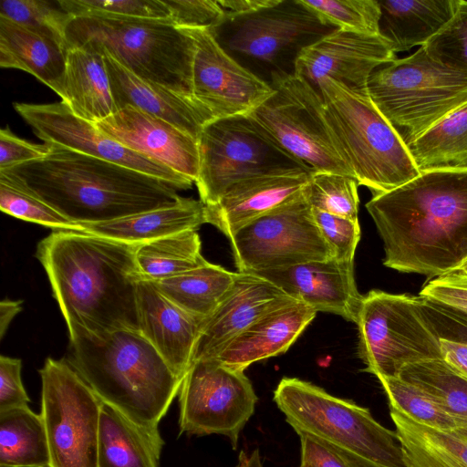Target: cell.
Returning <instances> with one entry per match:
<instances>
[{"instance_id": "obj_29", "label": "cell", "mask_w": 467, "mask_h": 467, "mask_svg": "<svg viewBox=\"0 0 467 467\" xmlns=\"http://www.w3.org/2000/svg\"><path fill=\"white\" fill-rule=\"evenodd\" d=\"M65 43L0 16V67L24 70L60 94L66 71Z\"/></svg>"}, {"instance_id": "obj_30", "label": "cell", "mask_w": 467, "mask_h": 467, "mask_svg": "<svg viewBox=\"0 0 467 467\" xmlns=\"http://www.w3.org/2000/svg\"><path fill=\"white\" fill-rule=\"evenodd\" d=\"M379 34L395 54L424 46L452 18L458 0L379 1Z\"/></svg>"}, {"instance_id": "obj_49", "label": "cell", "mask_w": 467, "mask_h": 467, "mask_svg": "<svg viewBox=\"0 0 467 467\" xmlns=\"http://www.w3.org/2000/svg\"><path fill=\"white\" fill-rule=\"evenodd\" d=\"M22 361L0 356V411L28 406L30 399L21 378Z\"/></svg>"}, {"instance_id": "obj_3", "label": "cell", "mask_w": 467, "mask_h": 467, "mask_svg": "<svg viewBox=\"0 0 467 467\" xmlns=\"http://www.w3.org/2000/svg\"><path fill=\"white\" fill-rule=\"evenodd\" d=\"M49 145L47 156L0 171V174L78 225L170 206L182 198L177 188L162 180Z\"/></svg>"}, {"instance_id": "obj_46", "label": "cell", "mask_w": 467, "mask_h": 467, "mask_svg": "<svg viewBox=\"0 0 467 467\" xmlns=\"http://www.w3.org/2000/svg\"><path fill=\"white\" fill-rule=\"evenodd\" d=\"M421 313L440 339L467 345V313L417 296Z\"/></svg>"}, {"instance_id": "obj_14", "label": "cell", "mask_w": 467, "mask_h": 467, "mask_svg": "<svg viewBox=\"0 0 467 467\" xmlns=\"http://www.w3.org/2000/svg\"><path fill=\"white\" fill-rule=\"evenodd\" d=\"M229 240L239 273L280 269L334 257L303 192L245 224Z\"/></svg>"}, {"instance_id": "obj_16", "label": "cell", "mask_w": 467, "mask_h": 467, "mask_svg": "<svg viewBox=\"0 0 467 467\" xmlns=\"http://www.w3.org/2000/svg\"><path fill=\"white\" fill-rule=\"evenodd\" d=\"M16 111L45 143L114 162L162 180L178 190L192 187V180L171 168L128 149L95 123L76 116L63 102L15 103Z\"/></svg>"}, {"instance_id": "obj_15", "label": "cell", "mask_w": 467, "mask_h": 467, "mask_svg": "<svg viewBox=\"0 0 467 467\" xmlns=\"http://www.w3.org/2000/svg\"><path fill=\"white\" fill-rule=\"evenodd\" d=\"M178 395L180 433L224 435L234 450L258 400L244 370L214 358L192 362Z\"/></svg>"}, {"instance_id": "obj_48", "label": "cell", "mask_w": 467, "mask_h": 467, "mask_svg": "<svg viewBox=\"0 0 467 467\" xmlns=\"http://www.w3.org/2000/svg\"><path fill=\"white\" fill-rule=\"evenodd\" d=\"M49 151L47 143L36 144L20 139L8 127L0 130V171L41 159Z\"/></svg>"}, {"instance_id": "obj_8", "label": "cell", "mask_w": 467, "mask_h": 467, "mask_svg": "<svg viewBox=\"0 0 467 467\" xmlns=\"http://www.w3.org/2000/svg\"><path fill=\"white\" fill-rule=\"evenodd\" d=\"M368 92L408 146L467 103V73L437 62L420 47L378 67L369 77Z\"/></svg>"}, {"instance_id": "obj_54", "label": "cell", "mask_w": 467, "mask_h": 467, "mask_svg": "<svg viewBox=\"0 0 467 467\" xmlns=\"http://www.w3.org/2000/svg\"><path fill=\"white\" fill-rule=\"evenodd\" d=\"M235 467H263L258 449L250 453L241 451Z\"/></svg>"}, {"instance_id": "obj_10", "label": "cell", "mask_w": 467, "mask_h": 467, "mask_svg": "<svg viewBox=\"0 0 467 467\" xmlns=\"http://www.w3.org/2000/svg\"><path fill=\"white\" fill-rule=\"evenodd\" d=\"M365 370L399 377L408 365L442 359L440 338L423 317L417 296L371 290L356 322Z\"/></svg>"}, {"instance_id": "obj_33", "label": "cell", "mask_w": 467, "mask_h": 467, "mask_svg": "<svg viewBox=\"0 0 467 467\" xmlns=\"http://www.w3.org/2000/svg\"><path fill=\"white\" fill-rule=\"evenodd\" d=\"M407 147L420 172L467 170V103Z\"/></svg>"}, {"instance_id": "obj_42", "label": "cell", "mask_w": 467, "mask_h": 467, "mask_svg": "<svg viewBox=\"0 0 467 467\" xmlns=\"http://www.w3.org/2000/svg\"><path fill=\"white\" fill-rule=\"evenodd\" d=\"M58 3L71 16H101L170 21V12L163 0H58Z\"/></svg>"}, {"instance_id": "obj_18", "label": "cell", "mask_w": 467, "mask_h": 467, "mask_svg": "<svg viewBox=\"0 0 467 467\" xmlns=\"http://www.w3.org/2000/svg\"><path fill=\"white\" fill-rule=\"evenodd\" d=\"M396 58L391 44L380 34L336 28L300 53L295 74L317 91L319 81L329 78L349 89L368 92L370 75Z\"/></svg>"}, {"instance_id": "obj_41", "label": "cell", "mask_w": 467, "mask_h": 467, "mask_svg": "<svg viewBox=\"0 0 467 467\" xmlns=\"http://www.w3.org/2000/svg\"><path fill=\"white\" fill-rule=\"evenodd\" d=\"M0 16L66 44L65 28L71 16L60 6L58 0H2Z\"/></svg>"}, {"instance_id": "obj_34", "label": "cell", "mask_w": 467, "mask_h": 467, "mask_svg": "<svg viewBox=\"0 0 467 467\" xmlns=\"http://www.w3.org/2000/svg\"><path fill=\"white\" fill-rule=\"evenodd\" d=\"M0 467H51L42 417L29 406L0 411Z\"/></svg>"}, {"instance_id": "obj_35", "label": "cell", "mask_w": 467, "mask_h": 467, "mask_svg": "<svg viewBox=\"0 0 467 467\" xmlns=\"http://www.w3.org/2000/svg\"><path fill=\"white\" fill-rule=\"evenodd\" d=\"M201 247L197 231L187 230L140 244L136 262L143 279L158 282L207 263Z\"/></svg>"}, {"instance_id": "obj_11", "label": "cell", "mask_w": 467, "mask_h": 467, "mask_svg": "<svg viewBox=\"0 0 467 467\" xmlns=\"http://www.w3.org/2000/svg\"><path fill=\"white\" fill-rule=\"evenodd\" d=\"M198 144L200 166L195 184L204 205L216 202L241 180L310 170L282 150L248 115L212 119L203 126Z\"/></svg>"}, {"instance_id": "obj_38", "label": "cell", "mask_w": 467, "mask_h": 467, "mask_svg": "<svg viewBox=\"0 0 467 467\" xmlns=\"http://www.w3.org/2000/svg\"><path fill=\"white\" fill-rule=\"evenodd\" d=\"M358 181L352 176L312 171L303 194L313 209L358 220Z\"/></svg>"}, {"instance_id": "obj_23", "label": "cell", "mask_w": 467, "mask_h": 467, "mask_svg": "<svg viewBox=\"0 0 467 467\" xmlns=\"http://www.w3.org/2000/svg\"><path fill=\"white\" fill-rule=\"evenodd\" d=\"M137 301L140 332L182 380L203 320L176 306L146 279L138 284Z\"/></svg>"}, {"instance_id": "obj_20", "label": "cell", "mask_w": 467, "mask_h": 467, "mask_svg": "<svg viewBox=\"0 0 467 467\" xmlns=\"http://www.w3.org/2000/svg\"><path fill=\"white\" fill-rule=\"evenodd\" d=\"M251 274L275 285L317 312H327L357 322L363 296L357 288L354 261L332 257Z\"/></svg>"}, {"instance_id": "obj_2", "label": "cell", "mask_w": 467, "mask_h": 467, "mask_svg": "<svg viewBox=\"0 0 467 467\" xmlns=\"http://www.w3.org/2000/svg\"><path fill=\"white\" fill-rule=\"evenodd\" d=\"M140 244L78 231L57 230L42 239L36 256L47 275L67 328L95 335L140 331L137 262Z\"/></svg>"}, {"instance_id": "obj_32", "label": "cell", "mask_w": 467, "mask_h": 467, "mask_svg": "<svg viewBox=\"0 0 467 467\" xmlns=\"http://www.w3.org/2000/svg\"><path fill=\"white\" fill-rule=\"evenodd\" d=\"M238 272L211 264L178 275L153 282L157 288L176 306L204 320L225 298L234 285Z\"/></svg>"}, {"instance_id": "obj_44", "label": "cell", "mask_w": 467, "mask_h": 467, "mask_svg": "<svg viewBox=\"0 0 467 467\" xmlns=\"http://www.w3.org/2000/svg\"><path fill=\"white\" fill-rule=\"evenodd\" d=\"M315 221L334 257L341 261H354L360 240L358 220H352L313 209Z\"/></svg>"}, {"instance_id": "obj_47", "label": "cell", "mask_w": 467, "mask_h": 467, "mask_svg": "<svg viewBox=\"0 0 467 467\" xmlns=\"http://www.w3.org/2000/svg\"><path fill=\"white\" fill-rule=\"evenodd\" d=\"M419 296L467 313V271L461 267L432 278Z\"/></svg>"}, {"instance_id": "obj_26", "label": "cell", "mask_w": 467, "mask_h": 467, "mask_svg": "<svg viewBox=\"0 0 467 467\" xmlns=\"http://www.w3.org/2000/svg\"><path fill=\"white\" fill-rule=\"evenodd\" d=\"M78 117L97 123L117 111L104 56L90 46L67 47L58 95Z\"/></svg>"}, {"instance_id": "obj_45", "label": "cell", "mask_w": 467, "mask_h": 467, "mask_svg": "<svg viewBox=\"0 0 467 467\" xmlns=\"http://www.w3.org/2000/svg\"><path fill=\"white\" fill-rule=\"evenodd\" d=\"M170 21L179 28L214 30L225 19L219 0H163Z\"/></svg>"}, {"instance_id": "obj_31", "label": "cell", "mask_w": 467, "mask_h": 467, "mask_svg": "<svg viewBox=\"0 0 467 467\" xmlns=\"http://www.w3.org/2000/svg\"><path fill=\"white\" fill-rule=\"evenodd\" d=\"M408 467H467V429L441 430L390 410Z\"/></svg>"}, {"instance_id": "obj_40", "label": "cell", "mask_w": 467, "mask_h": 467, "mask_svg": "<svg viewBox=\"0 0 467 467\" xmlns=\"http://www.w3.org/2000/svg\"><path fill=\"white\" fill-rule=\"evenodd\" d=\"M0 208L6 214L57 230L78 231L79 226L42 199L0 174Z\"/></svg>"}, {"instance_id": "obj_17", "label": "cell", "mask_w": 467, "mask_h": 467, "mask_svg": "<svg viewBox=\"0 0 467 467\" xmlns=\"http://www.w3.org/2000/svg\"><path fill=\"white\" fill-rule=\"evenodd\" d=\"M184 30L194 43L192 96L214 119L248 115L274 93L269 84L231 57L211 30Z\"/></svg>"}, {"instance_id": "obj_28", "label": "cell", "mask_w": 467, "mask_h": 467, "mask_svg": "<svg viewBox=\"0 0 467 467\" xmlns=\"http://www.w3.org/2000/svg\"><path fill=\"white\" fill-rule=\"evenodd\" d=\"M206 223L201 200L182 197L176 203L112 221L81 224L79 232L121 243L141 244Z\"/></svg>"}, {"instance_id": "obj_5", "label": "cell", "mask_w": 467, "mask_h": 467, "mask_svg": "<svg viewBox=\"0 0 467 467\" xmlns=\"http://www.w3.org/2000/svg\"><path fill=\"white\" fill-rule=\"evenodd\" d=\"M318 91L335 145L359 185L376 196L420 173L407 145L368 92L349 89L329 78L319 81Z\"/></svg>"}, {"instance_id": "obj_7", "label": "cell", "mask_w": 467, "mask_h": 467, "mask_svg": "<svg viewBox=\"0 0 467 467\" xmlns=\"http://www.w3.org/2000/svg\"><path fill=\"white\" fill-rule=\"evenodd\" d=\"M274 401L299 436L318 440L362 467H408L396 431L367 408L297 378H283Z\"/></svg>"}, {"instance_id": "obj_43", "label": "cell", "mask_w": 467, "mask_h": 467, "mask_svg": "<svg viewBox=\"0 0 467 467\" xmlns=\"http://www.w3.org/2000/svg\"><path fill=\"white\" fill-rule=\"evenodd\" d=\"M422 47L437 62L467 73V1L458 0L450 22Z\"/></svg>"}, {"instance_id": "obj_1", "label": "cell", "mask_w": 467, "mask_h": 467, "mask_svg": "<svg viewBox=\"0 0 467 467\" xmlns=\"http://www.w3.org/2000/svg\"><path fill=\"white\" fill-rule=\"evenodd\" d=\"M383 265L435 278L467 263V170L420 172L366 203Z\"/></svg>"}, {"instance_id": "obj_39", "label": "cell", "mask_w": 467, "mask_h": 467, "mask_svg": "<svg viewBox=\"0 0 467 467\" xmlns=\"http://www.w3.org/2000/svg\"><path fill=\"white\" fill-rule=\"evenodd\" d=\"M321 21L341 30L379 35L380 7L377 0H301Z\"/></svg>"}, {"instance_id": "obj_22", "label": "cell", "mask_w": 467, "mask_h": 467, "mask_svg": "<svg viewBox=\"0 0 467 467\" xmlns=\"http://www.w3.org/2000/svg\"><path fill=\"white\" fill-rule=\"evenodd\" d=\"M312 171L295 169L241 180L205 205L206 223L230 239L245 224L301 195Z\"/></svg>"}, {"instance_id": "obj_13", "label": "cell", "mask_w": 467, "mask_h": 467, "mask_svg": "<svg viewBox=\"0 0 467 467\" xmlns=\"http://www.w3.org/2000/svg\"><path fill=\"white\" fill-rule=\"evenodd\" d=\"M39 374L51 467H98L102 400L66 358H47Z\"/></svg>"}, {"instance_id": "obj_25", "label": "cell", "mask_w": 467, "mask_h": 467, "mask_svg": "<svg viewBox=\"0 0 467 467\" xmlns=\"http://www.w3.org/2000/svg\"><path fill=\"white\" fill-rule=\"evenodd\" d=\"M316 314L313 308L293 298L257 318L214 359L244 371L254 362L285 353Z\"/></svg>"}, {"instance_id": "obj_21", "label": "cell", "mask_w": 467, "mask_h": 467, "mask_svg": "<svg viewBox=\"0 0 467 467\" xmlns=\"http://www.w3.org/2000/svg\"><path fill=\"white\" fill-rule=\"evenodd\" d=\"M291 299L269 281L254 274L238 272L228 295L215 311L202 321L192 362L215 358L257 318Z\"/></svg>"}, {"instance_id": "obj_53", "label": "cell", "mask_w": 467, "mask_h": 467, "mask_svg": "<svg viewBox=\"0 0 467 467\" xmlns=\"http://www.w3.org/2000/svg\"><path fill=\"white\" fill-rule=\"evenodd\" d=\"M22 310L21 300L4 299L0 302V338L4 337L13 318Z\"/></svg>"}, {"instance_id": "obj_19", "label": "cell", "mask_w": 467, "mask_h": 467, "mask_svg": "<svg viewBox=\"0 0 467 467\" xmlns=\"http://www.w3.org/2000/svg\"><path fill=\"white\" fill-rule=\"evenodd\" d=\"M96 127L130 150L192 180L199 173L198 139L172 124L131 106H125Z\"/></svg>"}, {"instance_id": "obj_27", "label": "cell", "mask_w": 467, "mask_h": 467, "mask_svg": "<svg viewBox=\"0 0 467 467\" xmlns=\"http://www.w3.org/2000/svg\"><path fill=\"white\" fill-rule=\"evenodd\" d=\"M163 445L158 427L139 424L101 401L98 467H159Z\"/></svg>"}, {"instance_id": "obj_56", "label": "cell", "mask_w": 467, "mask_h": 467, "mask_svg": "<svg viewBox=\"0 0 467 467\" xmlns=\"http://www.w3.org/2000/svg\"><path fill=\"white\" fill-rule=\"evenodd\" d=\"M462 268L467 271V263L462 266Z\"/></svg>"}, {"instance_id": "obj_12", "label": "cell", "mask_w": 467, "mask_h": 467, "mask_svg": "<svg viewBox=\"0 0 467 467\" xmlns=\"http://www.w3.org/2000/svg\"><path fill=\"white\" fill-rule=\"evenodd\" d=\"M271 87L274 93L248 116L310 170L354 177L326 123L320 93L296 74L275 78Z\"/></svg>"}, {"instance_id": "obj_55", "label": "cell", "mask_w": 467, "mask_h": 467, "mask_svg": "<svg viewBox=\"0 0 467 467\" xmlns=\"http://www.w3.org/2000/svg\"><path fill=\"white\" fill-rule=\"evenodd\" d=\"M299 467H314L310 464H306V463H300Z\"/></svg>"}, {"instance_id": "obj_52", "label": "cell", "mask_w": 467, "mask_h": 467, "mask_svg": "<svg viewBox=\"0 0 467 467\" xmlns=\"http://www.w3.org/2000/svg\"><path fill=\"white\" fill-rule=\"evenodd\" d=\"M275 2L276 0H219L225 11V17L253 13Z\"/></svg>"}, {"instance_id": "obj_4", "label": "cell", "mask_w": 467, "mask_h": 467, "mask_svg": "<svg viewBox=\"0 0 467 467\" xmlns=\"http://www.w3.org/2000/svg\"><path fill=\"white\" fill-rule=\"evenodd\" d=\"M67 362L97 396L135 422L158 427L182 379L136 330L92 334L68 327Z\"/></svg>"}, {"instance_id": "obj_9", "label": "cell", "mask_w": 467, "mask_h": 467, "mask_svg": "<svg viewBox=\"0 0 467 467\" xmlns=\"http://www.w3.org/2000/svg\"><path fill=\"white\" fill-rule=\"evenodd\" d=\"M334 29L301 0H276L258 11L225 17L212 32L231 57L271 86L275 78L295 74L300 53Z\"/></svg>"}, {"instance_id": "obj_51", "label": "cell", "mask_w": 467, "mask_h": 467, "mask_svg": "<svg viewBox=\"0 0 467 467\" xmlns=\"http://www.w3.org/2000/svg\"><path fill=\"white\" fill-rule=\"evenodd\" d=\"M442 359L456 373L467 379V345L440 339Z\"/></svg>"}, {"instance_id": "obj_24", "label": "cell", "mask_w": 467, "mask_h": 467, "mask_svg": "<svg viewBox=\"0 0 467 467\" xmlns=\"http://www.w3.org/2000/svg\"><path fill=\"white\" fill-rule=\"evenodd\" d=\"M102 55L117 110L125 106L134 107L196 139L203 126L214 119L213 113L194 97L143 80L111 56Z\"/></svg>"}, {"instance_id": "obj_6", "label": "cell", "mask_w": 467, "mask_h": 467, "mask_svg": "<svg viewBox=\"0 0 467 467\" xmlns=\"http://www.w3.org/2000/svg\"><path fill=\"white\" fill-rule=\"evenodd\" d=\"M65 42L67 47L90 46L143 80L192 96L193 39L169 20L71 16Z\"/></svg>"}, {"instance_id": "obj_36", "label": "cell", "mask_w": 467, "mask_h": 467, "mask_svg": "<svg viewBox=\"0 0 467 467\" xmlns=\"http://www.w3.org/2000/svg\"><path fill=\"white\" fill-rule=\"evenodd\" d=\"M399 378L422 389L461 428L467 429V379L453 371L443 359L408 365Z\"/></svg>"}, {"instance_id": "obj_37", "label": "cell", "mask_w": 467, "mask_h": 467, "mask_svg": "<svg viewBox=\"0 0 467 467\" xmlns=\"http://www.w3.org/2000/svg\"><path fill=\"white\" fill-rule=\"evenodd\" d=\"M389 399L390 410L410 420L441 430L461 428L431 397L415 385L399 377H379Z\"/></svg>"}, {"instance_id": "obj_50", "label": "cell", "mask_w": 467, "mask_h": 467, "mask_svg": "<svg viewBox=\"0 0 467 467\" xmlns=\"http://www.w3.org/2000/svg\"><path fill=\"white\" fill-rule=\"evenodd\" d=\"M301 463L314 467H362L337 450L313 439L300 435Z\"/></svg>"}]
</instances>
